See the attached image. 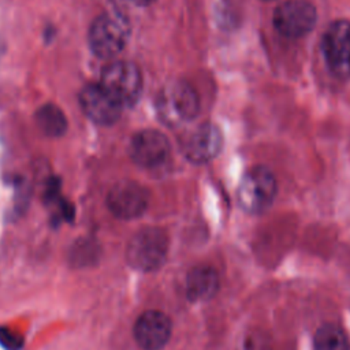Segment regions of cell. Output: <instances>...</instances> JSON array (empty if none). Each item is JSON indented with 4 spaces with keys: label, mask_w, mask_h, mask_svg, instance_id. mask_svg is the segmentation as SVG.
Returning a JSON list of instances; mask_svg holds the SVG:
<instances>
[{
    "label": "cell",
    "mask_w": 350,
    "mask_h": 350,
    "mask_svg": "<svg viewBox=\"0 0 350 350\" xmlns=\"http://www.w3.org/2000/svg\"><path fill=\"white\" fill-rule=\"evenodd\" d=\"M130 25L126 16L118 11L100 14L90 25L88 41L92 52L101 59L116 56L127 44Z\"/></svg>",
    "instance_id": "6da1fadb"
},
{
    "label": "cell",
    "mask_w": 350,
    "mask_h": 350,
    "mask_svg": "<svg viewBox=\"0 0 350 350\" xmlns=\"http://www.w3.org/2000/svg\"><path fill=\"white\" fill-rule=\"evenodd\" d=\"M127 3L133 4V5H137V7H148L150 5L154 0H126Z\"/></svg>",
    "instance_id": "e0dca14e"
},
{
    "label": "cell",
    "mask_w": 350,
    "mask_h": 350,
    "mask_svg": "<svg viewBox=\"0 0 350 350\" xmlns=\"http://www.w3.org/2000/svg\"><path fill=\"white\" fill-rule=\"evenodd\" d=\"M157 115L163 123L176 127L193 120L200 111V100L196 90L183 81L167 83L156 101Z\"/></svg>",
    "instance_id": "7a4b0ae2"
},
{
    "label": "cell",
    "mask_w": 350,
    "mask_h": 350,
    "mask_svg": "<svg viewBox=\"0 0 350 350\" xmlns=\"http://www.w3.org/2000/svg\"><path fill=\"white\" fill-rule=\"evenodd\" d=\"M79 104L85 115L94 123L111 126L119 120L120 103L100 83H89L79 92Z\"/></svg>",
    "instance_id": "9c48e42d"
},
{
    "label": "cell",
    "mask_w": 350,
    "mask_h": 350,
    "mask_svg": "<svg viewBox=\"0 0 350 350\" xmlns=\"http://www.w3.org/2000/svg\"><path fill=\"white\" fill-rule=\"evenodd\" d=\"M223 146L220 129L213 123H202L191 130L183 141L186 159L196 164H204L215 159Z\"/></svg>",
    "instance_id": "8fae6325"
},
{
    "label": "cell",
    "mask_w": 350,
    "mask_h": 350,
    "mask_svg": "<svg viewBox=\"0 0 350 350\" xmlns=\"http://www.w3.org/2000/svg\"><path fill=\"white\" fill-rule=\"evenodd\" d=\"M321 49L329 71L339 79L350 78V22L329 23L321 37Z\"/></svg>",
    "instance_id": "8992f818"
},
{
    "label": "cell",
    "mask_w": 350,
    "mask_h": 350,
    "mask_svg": "<svg viewBox=\"0 0 350 350\" xmlns=\"http://www.w3.org/2000/svg\"><path fill=\"white\" fill-rule=\"evenodd\" d=\"M316 19V8L308 0H287L273 12L276 31L287 38H299L308 34L314 27Z\"/></svg>",
    "instance_id": "52a82bcc"
},
{
    "label": "cell",
    "mask_w": 350,
    "mask_h": 350,
    "mask_svg": "<svg viewBox=\"0 0 350 350\" xmlns=\"http://www.w3.org/2000/svg\"><path fill=\"white\" fill-rule=\"evenodd\" d=\"M36 124L40 131L51 138L62 137L67 130V119L63 111L55 104H44L36 112Z\"/></svg>",
    "instance_id": "5bb4252c"
},
{
    "label": "cell",
    "mask_w": 350,
    "mask_h": 350,
    "mask_svg": "<svg viewBox=\"0 0 350 350\" xmlns=\"http://www.w3.org/2000/svg\"><path fill=\"white\" fill-rule=\"evenodd\" d=\"M276 191L278 185L271 170L257 165L242 176L237 189V200L243 211L262 213L272 205Z\"/></svg>",
    "instance_id": "277c9868"
},
{
    "label": "cell",
    "mask_w": 350,
    "mask_h": 350,
    "mask_svg": "<svg viewBox=\"0 0 350 350\" xmlns=\"http://www.w3.org/2000/svg\"><path fill=\"white\" fill-rule=\"evenodd\" d=\"M219 276L212 267L197 265L189 272L186 291L191 301H206L216 294Z\"/></svg>",
    "instance_id": "4fadbf2b"
},
{
    "label": "cell",
    "mask_w": 350,
    "mask_h": 350,
    "mask_svg": "<svg viewBox=\"0 0 350 350\" xmlns=\"http://www.w3.org/2000/svg\"><path fill=\"white\" fill-rule=\"evenodd\" d=\"M149 204L148 190L137 182L120 180L115 183L107 196V206L113 216L131 220L141 216Z\"/></svg>",
    "instance_id": "ba28073f"
},
{
    "label": "cell",
    "mask_w": 350,
    "mask_h": 350,
    "mask_svg": "<svg viewBox=\"0 0 350 350\" xmlns=\"http://www.w3.org/2000/svg\"><path fill=\"white\" fill-rule=\"evenodd\" d=\"M314 350H350L345 332L335 324H323L314 334Z\"/></svg>",
    "instance_id": "9a60e30c"
},
{
    "label": "cell",
    "mask_w": 350,
    "mask_h": 350,
    "mask_svg": "<svg viewBox=\"0 0 350 350\" xmlns=\"http://www.w3.org/2000/svg\"><path fill=\"white\" fill-rule=\"evenodd\" d=\"M129 150L130 157L139 167L156 168L167 161L171 146L163 133L146 129L134 134Z\"/></svg>",
    "instance_id": "30bf717a"
},
{
    "label": "cell",
    "mask_w": 350,
    "mask_h": 350,
    "mask_svg": "<svg viewBox=\"0 0 350 350\" xmlns=\"http://www.w3.org/2000/svg\"><path fill=\"white\" fill-rule=\"evenodd\" d=\"M171 320L159 310L144 312L134 324L135 342L145 350H159L170 339Z\"/></svg>",
    "instance_id": "7c38bea8"
},
{
    "label": "cell",
    "mask_w": 350,
    "mask_h": 350,
    "mask_svg": "<svg viewBox=\"0 0 350 350\" xmlns=\"http://www.w3.org/2000/svg\"><path fill=\"white\" fill-rule=\"evenodd\" d=\"M168 253V237L159 227H145L129 241L126 260L130 267L142 272L159 269Z\"/></svg>",
    "instance_id": "3957f363"
},
{
    "label": "cell",
    "mask_w": 350,
    "mask_h": 350,
    "mask_svg": "<svg viewBox=\"0 0 350 350\" xmlns=\"http://www.w3.org/2000/svg\"><path fill=\"white\" fill-rule=\"evenodd\" d=\"M0 345L5 350H19L23 345V339L16 332L1 327L0 328Z\"/></svg>",
    "instance_id": "2e32d148"
},
{
    "label": "cell",
    "mask_w": 350,
    "mask_h": 350,
    "mask_svg": "<svg viewBox=\"0 0 350 350\" xmlns=\"http://www.w3.org/2000/svg\"><path fill=\"white\" fill-rule=\"evenodd\" d=\"M111 93L122 107H133L142 93V75L139 68L127 60L108 63L101 72L98 82Z\"/></svg>",
    "instance_id": "5b68a950"
}]
</instances>
